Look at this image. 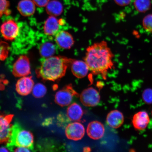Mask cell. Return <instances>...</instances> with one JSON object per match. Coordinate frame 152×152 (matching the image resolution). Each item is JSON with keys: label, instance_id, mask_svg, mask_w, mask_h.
I'll return each instance as SVG.
<instances>
[{"label": "cell", "instance_id": "obj_1", "mask_svg": "<svg viewBox=\"0 0 152 152\" xmlns=\"http://www.w3.org/2000/svg\"><path fill=\"white\" fill-rule=\"evenodd\" d=\"M84 61L95 75L106 78L108 71L113 67L114 55L106 42L102 41L87 48Z\"/></svg>", "mask_w": 152, "mask_h": 152}, {"label": "cell", "instance_id": "obj_19", "mask_svg": "<svg viewBox=\"0 0 152 152\" xmlns=\"http://www.w3.org/2000/svg\"><path fill=\"white\" fill-rule=\"evenodd\" d=\"M46 11L50 16H59L63 11L62 5L60 2L56 0L50 1L46 6Z\"/></svg>", "mask_w": 152, "mask_h": 152}, {"label": "cell", "instance_id": "obj_9", "mask_svg": "<svg viewBox=\"0 0 152 152\" xmlns=\"http://www.w3.org/2000/svg\"><path fill=\"white\" fill-rule=\"evenodd\" d=\"M65 134L68 139L77 141L84 136L85 129L81 123L75 121L68 124L65 129Z\"/></svg>", "mask_w": 152, "mask_h": 152}, {"label": "cell", "instance_id": "obj_5", "mask_svg": "<svg viewBox=\"0 0 152 152\" xmlns=\"http://www.w3.org/2000/svg\"><path fill=\"white\" fill-rule=\"evenodd\" d=\"M12 72L13 75L17 77L29 75L31 73V67L28 57L24 55L19 57L13 65Z\"/></svg>", "mask_w": 152, "mask_h": 152}, {"label": "cell", "instance_id": "obj_30", "mask_svg": "<svg viewBox=\"0 0 152 152\" xmlns=\"http://www.w3.org/2000/svg\"><path fill=\"white\" fill-rule=\"evenodd\" d=\"M9 151V150L7 148L4 147H0V152H6Z\"/></svg>", "mask_w": 152, "mask_h": 152}, {"label": "cell", "instance_id": "obj_20", "mask_svg": "<svg viewBox=\"0 0 152 152\" xmlns=\"http://www.w3.org/2000/svg\"><path fill=\"white\" fill-rule=\"evenodd\" d=\"M56 52V47L51 42L44 43L40 47V54L43 58H47L53 56Z\"/></svg>", "mask_w": 152, "mask_h": 152}, {"label": "cell", "instance_id": "obj_6", "mask_svg": "<svg viewBox=\"0 0 152 152\" xmlns=\"http://www.w3.org/2000/svg\"><path fill=\"white\" fill-rule=\"evenodd\" d=\"M78 96V94L71 86L68 85L56 93L55 96V101L59 105L63 107L69 105L73 100L74 96Z\"/></svg>", "mask_w": 152, "mask_h": 152}, {"label": "cell", "instance_id": "obj_23", "mask_svg": "<svg viewBox=\"0 0 152 152\" xmlns=\"http://www.w3.org/2000/svg\"><path fill=\"white\" fill-rule=\"evenodd\" d=\"M10 47L8 43L0 39V62L3 61L8 56Z\"/></svg>", "mask_w": 152, "mask_h": 152}, {"label": "cell", "instance_id": "obj_21", "mask_svg": "<svg viewBox=\"0 0 152 152\" xmlns=\"http://www.w3.org/2000/svg\"><path fill=\"white\" fill-rule=\"evenodd\" d=\"M47 92L46 86L42 83H39L34 85L31 93L36 98H40L43 97Z\"/></svg>", "mask_w": 152, "mask_h": 152}, {"label": "cell", "instance_id": "obj_22", "mask_svg": "<svg viewBox=\"0 0 152 152\" xmlns=\"http://www.w3.org/2000/svg\"><path fill=\"white\" fill-rule=\"evenodd\" d=\"M134 6L136 10L144 12L149 10L151 7V0H135Z\"/></svg>", "mask_w": 152, "mask_h": 152}, {"label": "cell", "instance_id": "obj_18", "mask_svg": "<svg viewBox=\"0 0 152 152\" xmlns=\"http://www.w3.org/2000/svg\"><path fill=\"white\" fill-rule=\"evenodd\" d=\"M83 114L81 106L77 103H74L68 108L67 115L70 121H78L81 119Z\"/></svg>", "mask_w": 152, "mask_h": 152}, {"label": "cell", "instance_id": "obj_26", "mask_svg": "<svg viewBox=\"0 0 152 152\" xmlns=\"http://www.w3.org/2000/svg\"><path fill=\"white\" fill-rule=\"evenodd\" d=\"M142 98L144 102L148 104H152V89L147 88L143 91Z\"/></svg>", "mask_w": 152, "mask_h": 152}, {"label": "cell", "instance_id": "obj_3", "mask_svg": "<svg viewBox=\"0 0 152 152\" xmlns=\"http://www.w3.org/2000/svg\"><path fill=\"white\" fill-rule=\"evenodd\" d=\"M34 142L33 135L29 131L23 129L14 130L13 127L12 136L9 143L12 142L17 147L30 148Z\"/></svg>", "mask_w": 152, "mask_h": 152}, {"label": "cell", "instance_id": "obj_11", "mask_svg": "<svg viewBox=\"0 0 152 152\" xmlns=\"http://www.w3.org/2000/svg\"><path fill=\"white\" fill-rule=\"evenodd\" d=\"M105 132L104 125L99 121H91L87 129V135L94 140H99L103 137Z\"/></svg>", "mask_w": 152, "mask_h": 152}, {"label": "cell", "instance_id": "obj_32", "mask_svg": "<svg viewBox=\"0 0 152 152\" xmlns=\"http://www.w3.org/2000/svg\"></svg>", "mask_w": 152, "mask_h": 152}, {"label": "cell", "instance_id": "obj_28", "mask_svg": "<svg viewBox=\"0 0 152 152\" xmlns=\"http://www.w3.org/2000/svg\"><path fill=\"white\" fill-rule=\"evenodd\" d=\"M131 1L132 0H115L116 3L121 6L128 5Z\"/></svg>", "mask_w": 152, "mask_h": 152}, {"label": "cell", "instance_id": "obj_10", "mask_svg": "<svg viewBox=\"0 0 152 152\" xmlns=\"http://www.w3.org/2000/svg\"><path fill=\"white\" fill-rule=\"evenodd\" d=\"M34 85V82L31 77L27 76L21 77L17 82L16 90L21 96H27L31 92Z\"/></svg>", "mask_w": 152, "mask_h": 152}, {"label": "cell", "instance_id": "obj_7", "mask_svg": "<svg viewBox=\"0 0 152 152\" xmlns=\"http://www.w3.org/2000/svg\"><path fill=\"white\" fill-rule=\"evenodd\" d=\"M80 97L82 103L88 107L96 106L99 103L100 99L98 91L92 87L83 90Z\"/></svg>", "mask_w": 152, "mask_h": 152}, {"label": "cell", "instance_id": "obj_14", "mask_svg": "<svg viewBox=\"0 0 152 152\" xmlns=\"http://www.w3.org/2000/svg\"><path fill=\"white\" fill-rule=\"evenodd\" d=\"M60 25L59 20L55 16H50L45 21L44 31L47 35H56L59 31Z\"/></svg>", "mask_w": 152, "mask_h": 152}, {"label": "cell", "instance_id": "obj_24", "mask_svg": "<svg viewBox=\"0 0 152 152\" xmlns=\"http://www.w3.org/2000/svg\"><path fill=\"white\" fill-rule=\"evenodd\" d=\"M10 3L8 0H0V18L5 15H10L11 11L9 9Z\"/></svg>", "mask_w": 152, "mask_h": 152}, {"label": "cell", "instance_id": "obj_27", "mask_svg": "<svg viewBox=\"0 0 152 152\" xmlns=\"http://www.w3.org/2000/svg\"><path fill=\"white\" fill-rule=\"evenodd\" d=\"M35 5L40 7H46L50 0H32Z\"/></svg>", "mask_w": 152, "mask_h": 152}, {"label": "cell", "instance_id": "obj_2", "mask_svg": "<svg viewBox=\"0 0 152 152\" xmlns=\"http://www.w3.org/2000/svg\"><path fill=\"white\" fill-rule=\"evenodd\" d=\"M74 60L62 56H52L44 60L36 70L38 77L45 80L55 81L65 75L68 66Z\"/></svg>", "mask_w": 152, "mask_h": 152}, {"label": "cell", "instance_id": "obj_33", "mask_svg": "<svg viewBox=\"0 0 152 152\" xmlns=\"http://www.w3.org/2000/svg\"><path fill=\"white\" fill-rule=\"evenodd\" d=\"M151 1H152V0H151Z\"/></svg>", "mask_w": 152, "mask_h": 152}, {"label": "cell", "instance_id": "obj_13", "mask_svg": "<svg viewBox=\"0 0 152 152\" xmlns=\"http://www.w3.org/2000/svg\"><path fill=\"white\" fill-rule=\"evenodd\" d=\"M150 121V118L147 112L141 111L135 114L133 117L132 122L135 129L142 130L147 128Z\"/></svg>", "mask_w": 152, "mask_h": 152}, {"label": "cell", "instance_id": "obj_12", "mask_svg": "<svg viewBox=\"0 0 152 152\" xmlns=\"http://www.w3.org/2000/svg\"><path fill=\"white\" fill-rule=\"evenodd\" d=\"M55 36V41L61 48L69 49L75 43L73 36L68 31H60Z\"/></svg>", "mask_w": 152, "mask_h": 152}, {"label": "cell", "instance_id": "obj_31", "mask_svg": "<svg viewBox=\"0 0 152 152\" xmlns=\"http://www.w3.org/2000/svg\"><path fill=\"white\" fill-rule=\"evenodd\" d=\"M86 150V151H90V148H89L88 147H86L85 148V149H84V151L85 150Z\"/></svg>", "mask_w": 152, "mask_h": 152}, {"label": "cell", "instance_id": "obj_29", "mask_svg": "<svg viewBox=\"0 0 152 152\" xmlns=\"http://www.w3.org/2000/svg\"><path fill=\"white\" fill-rule=\"evenodd\" d=\"M14 151L17 152H28L31 151L29 148L23 147H18L15 149Z\"/></svg>", "mask_w": 152, "mask_h": 152}, {"label": "cell", "instance_id": "obj_8", "mask_svg": "<svg viewBox=\"0 0 152 152\" xmlns=\"http://www.w3.org/2000/svg\"><path fill=\"white\" fill-rule=\"evenodd\" d=\"M1 30L3 37L8 41H12L16 39L20 31L18 24L12 20H9L3 22Z\"/></svg>", "mask_w": 152, "mask_h": 152}, {"label": "cell", "instance_id": "obj_17", "mask_svg": "<svg viewBox=\"0 0 152 152\" xmlns=\"http://www.w3.org/2000/svg\"><path fill=\"white\" fill-rule=\"evenodd\" d=\"M18 9L23 16H30L35 12V4L31 0H21L18 4Z\"/></svg>", "mask_w": 152, "mask_h": 152}, {"label": "cell", "instance_id": "obj_25", "mask_svg": "<svg viewBox=\"0 0 152 152\" xmlns=\"http://www.w3.org/2000/svg\"><path fill=\"white\" fill-rule=\"evenodd\" d=\"M142 25L146 31L152 33V14H149L144 18Z\"/></svg>", "mask_w": 152, "mask_h": 152}, {"label": "cell", "instance_id": "obj_16", "mask_svg": "<svg viewBox=\"0 0 152 152\" xmlns=\"http://www.w3.org/2000/svg\"><path fill=\"white\" fill-rule=\"evenodd\" d=\"M107 124L112 128H119L124 121V117L122 113L117 110H114L108 114L106 118Z\"/></svg>", "mask_w": 152, "mask_h": 152}, {"label": "cell", "instance_id": "obj_15", "mask_svg": "<svg viewBox=\"0 0 152 152\" xmlns=\"http://www.w3.org/2000/svg\"><path fill=\"white\" fill-rule=\"evenodd\" d=\"M71 65L72 73L78 78L86 77L90 71L86 63L83 61L74 60Z\"/></svg>", "mask_w": 152, "mask_h": 152}, {"label": "cell", "instance_id": "obj_4", "mask_svg": "<svg viewBox=\"0 0 152 152\" xmlns=\"http://www.w3.org/2000/svg\"><path fill=\"white\" fill-rule=\"evenodd\" d=\"M13 115L0 114V143H8L12 135Z\"/></svg>", "mask_w": 152, "mask_h": 152}]
</instances>
